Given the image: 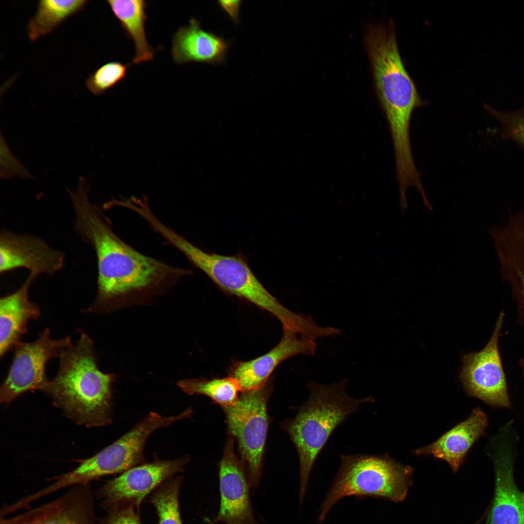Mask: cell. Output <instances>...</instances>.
<instances>
[{"instance_id": "obj_10", "label": "cell", "mask_w": 524, "mask_h": 524, "mask_svg": "<svg viewBox=\"0 0 524 524\" xmlns=\"http://www.w3.org/2000/svg\"><path fill=\"white\" fill-rule=\"evenodd\" d=\"M505 314L500 312L492 334L480 351L465 355L460 378L467 393L496 408L512 407L499 350Z\"/></svg>"}, {"instance_id": "obj_21", "label": "cell", "mask_w": 524, "mask_h": 524, "mask_svg": "<svg viewBox=\"0 0 524 524\" xmlns=\"http://www.w3.org/2000/svg\"><path fill=\"white\" fill-rule=\"evenodd\" d=\"M86 0H41L34 15L29 20L27 31L29 39L34 41L51 33L66 19L85 7Z\"/></svg>"}, {"instance_id": "obj_15", "label": "cell", "mask_w": 524, "mask_h": 524, "mask_svg": "<svg viewBox=\"0 0 524 524\" xmlns=\"http://www.w3.org/2000/svg\"><path fill=\"white\" fill-rule=\"evenodd\" d=\"M65 254L43 239L6 229L0 233V273L25 268L38 275L51 276L64 267Z\"/></svg>"}, {"instance_id": "obj_12", "label": "cell", "mask_w": 524, "mask_h": 524, "mask_svg": "<svg viewBox=\"0 0 524 524\" xmlns=\"http://www.w3.org/2000/svg\"><path fill=\"white\" fill-rule=\"evenodd\" d=\"M189 457L154 461L136 466L108 481L100 489L98 496L107 510L119 506L138 508L145 496L174 474L181 472Z\"/></svg>"}, {"instance_id": "obj_3", "label": "cell", "mask_w": 524, "mask_h": 524, "mask_svg": "<svg viewBox=\"0 0 524 524\" xmlns=\"http://www.w3.org/2000/svg\"><path fill=\"white\" fill-rule=\"evenodd\" d=\"M365 44L394 152L407 155L411 151L409 130L412 113L425 103L403 64L393 21L371 26L365 34Z\"/></svg>"}, {"instance_id": "obj_28", "label": "cell", "mask_w": 524, "mask_h": 524, "mask_svg": "<svg viewBox=\"0 0 524 524\" xmlns=\"http://www.w3.org/2000/svg\"><path fill=\"white\" fill-rule=\"evenodd\" d=\"M218 4L230 16L232 21L237 23L239 21V11L241 0H219Z\"/></svg>"}, {"instance_id": "obj_29", "label": "cell", "mask_w": 524, "mask_h": 524, "mask_svg": "<svg viewBox=\"0 0 524 524\" xmlns=\"http://www.w3.org/2000/svg\"><path fill=\"white\" fill-rule=\"evenodd\" d=\"M518 295H519V297H520V298H521V300H522V301H523V304H524V291H523V292H522L521 293H520V294H519Z\"/></svg>"}, {"instance_id": "obj_6", "label": "cell", "mask_w": 524, "mask_h": 524, "mask_svg": "<svg viewBox=\"0 0 524 524\" xmlns=\"http://www.w3.org/2000/svg\"><path fill=\"white\" fill-rule=\"evenodd\" d=\"M340 465L332 486L321 508L322 521L332 506L349 496H373L397 503L406 498L412 484V468L380 456H341Z\"/></svg>"}, {"instance_id": "obj_7", "label": "cell", "mask_w": 524, "mask_h": 524, "mask_svg": "<svg viewBox=\"0 0 524 524\" xmlns=\"http://www.w3.org/2000/svg\"><path fill=\"white\" fill-rule=\"evenodd\" d=\"M189 417L184 410L179 415L163 416L150 412L132 428L93 456L79 461L71 471L49 478L46 491L52 494L65 488L90 484L102 476L123 473L137 466L144 459L146 442L154 431Z\"/></svg>"}, {"instance_id": "obj_11", "label": "cell", "mask_w": 524, "mask_h": 524, "mask_svg": "<svg viewBox=\"0 0 524 524\" xmlns=\"http://www.w3.org/2000/svg\"><path fill=\"white\" fill-rule=\"evenodd\" d=\"M518 440L508 435L492 438L487 454L494 474V491L486 524H524V491L514 479Z\"/></svg>"}, {"instance_id": "obj_23", "label": "cell", "mask_w": 524, "mask_h": 524, "mask_svg": "<svg viewBox=\"0 0 524 524\" xmlns=\"http://www.w3.org/2000/svg\"><path fill=\"white\" fill-rule=\"evenodd\" d=\"M181 478H169L154 491L151 502L157 511L158 524H182L179 500Z\"/></svg>"}, {"instance_id": "obj_19", "label": "cell", "mask_w": 524, "mask_h": 524, "mask_svg": "<svg viewBox=\"0 0 524 524\" xmlns=\"http://www.w3.org/2000/svg\"><path fill=\"white\" fill-rule=\"evenodd\" d=\"M486 414L480 408L473 409L469 417L442 435L433 443L415 451L418 455H432L446 461L453 472L458 471L473 444L483 435L488 426Z\"/></svg>"}, {"instance_id": "obj_24", "label": "cell", "mask_w": 524, "mask_h": 524, "mask_svg": "<svg viewBox=\"0 0 524 524\" xmlns=\"http://www.w3.org/2000/svg\"><path fill=\"white\" fill-rule=\"evenodd\" d=\"M130 65L117 61L104 64L87 78V88L97 96L104 94L125 78Z\"/></svg>"}, {"instance_id": "obj_16", "label": "cell", "mask_w": 524, "mask_h": 524, "mask_svg": "<svg viewBox=\"0 0 524 524\" xmlns=\"http://www.w3.org/2000/svg\"><path fill=\"white\" fill-rule=\"evenodd\" d=\"M316 346L314 339L283 330L279 343L267 353L251 360L234 362L230 367V377L237 381L241 392L260 388L284 360L298 354L315 355Z\"/></svg>"}, {"instance_id": "obj_20", "label": "cell", "mask_w": 524, "mask_h": 524, "mask_svg": "<svg viewBox=\"0 0 524 524\" xmlns=\"http://www.w3.org/2000/svg\"><path fill=\"white\" fill-rule=\"evenodd\" d=\"M106 2L119 21L135 48L132 63L139 64L152 61L154 51L147 37L145 24L147 5L143 0H108Z\"/></svg>"}, {"instance_id": "obj_13", "label": "cell", "mask_w": 524, "mask_h": 524, "mask_svg": "<svg viewBox=\"0 0 524 524\" xmlns=\"http://www.w3.org/2000/svg\"><path fill=\"white\" fill-rule=\"evenodd\" d=\"M90 484L69 488L59 497L14 516L0 517V524H98Z\"/></svg>"}, {"instance_id": "obj_17", "label": "cell", "mask_w": 524, "mask_h": 524, "mask_svg": "<svg viewBox=\"0 0 524 524\" xmlns=\"http://www.w3.org/2000/svg\"><path fill=\"white\" fill-rule=\"evenodd\" d=\"M38 275L30 272L22 284L0 299V357L14 349L27 331L29 322L37 320L41 311L29 297L30 288Z\"/></svg>"}, {"instance_id": "obj_14", "label": "cell", "mask_w": 524, "mask_h": 524, "mask_svg": "<svg viewBox=\"0 0 524 524\" xmlns=\"http://www.w3.org/2000/svg\"><path fill=\"white\" fill-rule=\"evenodd\" d=\"M246 473L243 462L235 453L233 438L229 434L219 465L220 506L212 523L257 524Z\"/></svg>"}, {"instance_id": "obj_18", "label": "cell", "mask_w": 524, "mask_h": 524, "mask_svg": "<svg viewBox=\"0 0 524 524\" xmlns=\"http://www.w3.org/2000/svg\"><path fill=\"white\" fill-rule=\"evenodd\" d=\"M230 43L212 32L203 30L192 18L180 27L172 38L171 54L178 65L196 62L217 65L224 62Z\"/></svg>"}, {"instance_id": "obj_8", "label": "cell", "mask_w": 524, "mask_h": 524, "mask_svg": "<svg viewBox=\"0 0 524 524\" xmlns=\"http://www.w3.org/2000/svg\"><path fill=\"white\" fill-rule=\"evenodd\" d=\"M267 382L262 387L242 392L233 405L224 407L229 434L236 439L250 487L257 486L268 430Z\"/></svg>"}, {"instance_id": "obj_26", "label": "cell", "mask_w": 524, "mask_h": 524, "mask_svg": "<svg viewBox=\"0 0 524 524\" xmlns=\"http://www.w3.org/2000/svg\"><path fill=\"white\" fill-rule=\"evenodd\" d=\"M0 177L9 179L15 177L23 179H33L34 177L16 158L0 132Z\"/></svg>"}, {"instance_id": "obj_5", "label": "cell", "mask_w": 524, "mask_h": 524, "mask_svg": "<svg viewBox=\"0 0 524 524\" xmlns=\"http://www.w3.org/2000/svg\"><path fill=\"white\" fill-rule=\"evenodd\" d=\"M160 235L181 252L196 268L204 273L225 293L235 295L268 311L285 324L293 312L283 306L262 285L241 254L225 256L208 252L192 244L171 228L164 226Z\"/></svg>"}, {"instance_id": "obj_1", "label": "cell", "mask_w": 524, "mask_h": 524, "mask_svg": "<svg viewBox=\"0 0 524 524\" xmlns=\"http://www.w3.org/2000/svg\"><path fill=\"white\" fill-rule=\"evenodd\" d=\"M90 188L69 192L75 216V229L96 254L97 292L85 312L108 311L120 302L164 292L193 271L175 267L137 251L114 232L104 209L89 199Z\"/></svg>"}, {"instance_id": "obj_27", "label": "cell", "mask_w": 524, "mask_h": 524, "mask_svg": "<svg viewBox=\"0 0 524 524\" xmlns=\"http://www.w3.org/2000/svg\"><path fill=\"white\" fill-rule=\"evenodd\" d=\"M135 508L123 506L110 508L105 517L98 519V524H141Z\"/></svg>"}, {"instance_id": "obj_4", "label": "cell", "mask_w": 524, "mask_h": 524, "mask_svg": "<svg viewBox=\"0 0 524 524\" xmlns=\"http://www.w3.org/2000/svg\"><path fill=\"white\" fill-rule=\"evenodd\" d=\"M347 378L330 384L312 382L306 401L295 416L283 424L294 444L300 470L299 502L304 499L309 478L316 459L335 429L364 404L374 398H355L346 392Z\"/></svg>"}, {"instance_id": "obj_2", "label": "cell", "mask_w": 524, "mask_h": 524, "mask_svg": "<svg viewBox=\"0 0 524 524\" xmlns=\"http://www.w3.org/2000/svg\"><path fill=\"white\" fill-rule=\"evenodd\" d=\"M56 376L42 391L63 414L86 427L112 420V384L115 376L98 368L94 342L80 330L75 344L63 350Z\"/></svg>"}, {"instance_id": "obj_9", "label": "cell", "mask_w": 524, "mask_h": 524, "mask_svg": "<svg viewBox=\"0 0 524 524\" xmlns=\"http://www.w3.org/2000/svg\"><path fill=\"white\" fill-rule=\"evenodd\" d=\"M48 328L31 342H19L14 348V356L0 389V402L9 404L22 394L40 390L49 379L46 373L48 362L59 358L63 350L73 344L71 337L53 339Z\"/></svg>"}, {"instance_id": "obj_25", "label": "cell", "mask_w": 524, "mask_h": 524, "mask_svg": "<svg viewBox=\"0 0 524 524\" xmlns=\"http://www.w3.org/2000/svg\"><path fill=\"white\" fill-rule=\"evenodd\" d=\"M484 108L501 125L502 136L524 148V107L508 112L500 111L486 104Z\"/></svg>"}, {"instance_id": "obj_22", "label": "cell", "mask_w": 524, "mask_h": 524, "mask_svg": "<svg viewBox=\"0 0 524 524\" xmlns=\"http://www.w3.org/2000/svg\"><path fill=\"white\" fill-rule=\"evenodd\" d=\"M178 386L190 395L202 394L208 396L223 407L234 405L241 392L237 381L232 377L192 378L180 380Z\"/></svg>"}]
</instances>
